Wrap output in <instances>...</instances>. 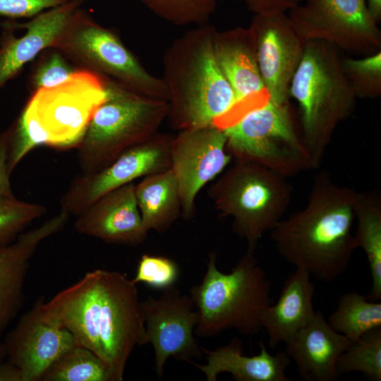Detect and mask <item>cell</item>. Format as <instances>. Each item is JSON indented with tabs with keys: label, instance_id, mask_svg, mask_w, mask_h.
Here are the masks:
<instances>
[{
	"label": "cell",
	"instance_id": "cell-35",
	"mask_svg": "<svg viewBox=\"0 0 381 381\" xmlns=\"http://www.w3.org/2000/svg\"><path fill=\"white\" fill-rule=\"evenodd\" d=\"M70 0H0V16L10 18H32Z\"/></svg>",
	"mask_w": 381,
	"mask_h": 381
},
{
	"label": "cell",
	"instance_id": "cell-36",
	"mask_svg": "<svg viewBox=\"0 0 381 381\" xmlns=\"http://www.w3.org/2000/svg\"><path fill=\"white\" fill-rule=\"evenodd\" d=\"M255 14L287 13L303 0H242Z\"/></svg>",
	"mask_w": 381,
	"mask_h": 381
},
{
	"label": "cell",
	"instance_id": "cell-16",
	"mask_svg": "<svg viewBox=\"0 0 381 381\" xmlns=\"http://www.w3.org/2000/svg\"><path fill=\"white\" fill-rule=\"evenodd\" d=\"M214 49L218 65L229 83L235 104L222 121V129L248 111L265 104L270 95L260 72L250 30L237 27L214 33Z\"/></svg>",
	"mask_w": 381,
	"mask_h": 381
},
{
	"label": "cell",
	"instance_id": "cell-38",
	"mask_svg": "<svg viewBox=\"0 0 381 381\" xmlns=\"http://www.w3.org/2000/svg\"><path fill=\"white\" fill-rule=\"evenodd\" d=\"M0 381H23L17 367L10 362H0Z\"/></svg>",
	"mask_w": 381,
	"mask_h": 381
},
{
	"label": "cell",
	"instance_id": "cell-18",
	"mask_svg": "<svg viewBox=\"0 0 381 381\" xmlns=\"http://www.w3.org/2000/svg\"><path fill=\"white\" fill-rule=\"evenodd\" d=\"M4 344L8 361L18 368L23 381L41 380L61 356L78 345L69 331L41 316L37 303L22 316Z\"/></svg>",
	"mask_w": 381,
	"mask_h": 381
},
{
	"label": "cell",
	"instance_id": "cell-27",
	"mask_svg": "<svg viewBox=\"0 0 381 381\" xmlns=\"http://www.w3.org/2000/svg\"><path fill=\"white\" fill-rule=\"evenodd\" d=\"M42 381H112L104 362L92 351L76 345L44 373Z\"/></svg>",
	"mask_w": 381,
	"mask_h": 381
},
{
	"label": "cell",
	"instance_id": "cell-15",
	"mask_svg": "<svg viewBox=\"0 0 381 381\" xmlns=\"http://www.w3.org/2000/svg\"><path fill=\"white\" fill-rule=\"evenodd\" d=\"M249 29L270 99L277 103L289 102L291 81L303 57L306 42L286 13L255 14Z\"/></svg>",
	"mask_w": 381,
	"mask_h": 381
},
{
	"label": "cell",
	"instance_id": "cell-20",
	"mask_svg": "<svg viewBox=\"0 0 381 381\" xmlns=\"http://www.w3.org/2000/svg\"><path fill=\"white\" fill-rule=\"evenodd\" d=\"M69 215L60 211L40 226L23 231L0 246V336L20 309L29 262L39 246L66 224Z\"/></svg>",
	"mask_w": 381,
	"mask_h": 381
},
{
	"label": "cell",
	"instance_id": "cell-24",
	"mask_svg": "<svg viewBox=\"0 0 381 381\" xmlns=\"http://www.w3.org/2000/svg\"><path fill=\"white\" fill-rule=\"evenodd\" d=\"M135 197L145 229L167 231L181 212L179 189L170 169L144 177L135 185Z\"/></svg>",
	"mask_w": 381,
	"mask_h": 381
},
{
	"label": "cell",
	"instance_id": "cell-29",
	"mask_svg": "<svg viewBox=\"0 0 381 381\" xmlns=\"http://www.w3.org/2000/svg\"><path fill=\"white\" fill-rule=\"evenodd\" d=\"M4 132L8 162L12 174L20 162L35 147L48 146V138L37 119L24 107L12 125Z\"/></svg>",
	"mask_w": 381,
	"mask_h": 381
},
{
	"label": "cell",
	"instance_id": "cell-1",
	"mask_svg": "<svg viewBox=\"0 0 381 381\" xmlns=\"http://www.w3.org/2000/svg\"><path fill=\"white\" fill-rule=\"evenodd\" d=\"M136 285L119 272L94 270L37 306L104 362L112 381H122L134 349L148 344Z\"/></svg>",
	"mask_w": 381,
	"mask_h": 381
},
{
	"label": "cell",
	"instance_id": "cell-39",
	"mask_svg": "<svg viewBox=\"0 0 381 381\" xmlns=\"http://www.w3.org/2000/svg\"><path fill=\"white\" fill-rule=\"evenodd\" d=\"M368 10L376 23L381 20V0H366Z\"/></svg>",
	"mask_w": 381,
	"mask_h": 381
},
{
	"label": "cell",
	"instance_id": "cell-14",
	"mask_svg": "<svg viewBox=\"0 0 381 381\" xmlns=\"http://www.w3.org/2000/svg\"><path fill=\"white\" fill-rule=\"evenodd\" d=\"M231 155L226 137L214 125L180 131L171 143V169L178 182L181 214L189 219L200 189L227 167Z\"/></svg>",
	"mask_w": 381,
	"mask_h": 381
},
{
	"label": "cell",
	"instance_id": "cell-9",
	"mask_svg": "<svg viewBox=\"0 0 381 381\" xmlns=\"http://www.w3.org/2000/svg\"><path fill=\"white\" fill-rule=\"evenodd\" d=\"M52 48L77 67L94 72L138 94L168 102L163 79L150 74L111 30L78 8Z\"/></svg>",
	"mask_w": 381,
	"mask_h": 381
},
{
	"label": "cell",
	"instance_id": "cell-21",
	"mask_svg": "<svg viewBox=\"0 0 381 381\" xmlns=\"http://www.w3.org/2000/svg\"><path fill=\"white\" fill-rule=\"evenodd\" d=\"M351 341L333 329L320 311L285 344L298 375L306 381H334L339 377L337 361Z\"/></svg>",
	"mask_w": 381,
	"mask_h": 381
},
{
	"label": "cell",
	"instance_id": "cell-11",
	"mask_svg": "<svg viewBox=\"0 0 381 381\" xmlns=\"http://www.w3.org/2000/svg\"><path fill=\"white\" fill-rule=\"evenodd\" d=\"M288 16L306 42L325 41L363 56L381 51V31L366 0H303Z\"/></svg>",
	"mask_w": 381,
	"mask_h": 381
},
{
	"label": "cell",
	"instance_id": "cell-19",
	"mask_svg": "<svg viewBox=\"0 0 381 381\" xmlns=\"http://www.w3.org/2000/svg\"><path fill=\"white\" fill-rule=\"evenodd\" d=\"M135 188L131 182L98 198L76 216L75 231L110 244L143 243L148 231L142 222Z\"/></svg>",
	"mask_w": 381,
	"mask_h": 381
},
{
	"label": "cell",
	"instance_id": "cell-4",
	"mask_svg": "<svg viewBox=\"0 0 381 381\" xmlns=\"http://www.w3.org/2000/svg\"><path fill=\"white\" fill-rule=\"evenodd\" d=\"M341 61L334 45L308 41L289 87V97L299 107L300 129L315 169L320 166L336 128L356 106L357 97Z\"/></svg>",
	"mask_w": 381,
	"mask_h": 381
},
{
	"label": "cell",
	"instance_id": "cell-30",
	"mask_svg": "<svg viewBox=\"0 0 381 381\" xmlns=\"http://www.w3.org/2000/svg\"><path fill=\"white\" fill-rule=\"evenodd\" d=\"M161 18L175 25L207 23L217 0H139Z\"/></svg>",
	"mask_w": 381,
	"mask_h": 381
},
{
	"label": "cell",
	"instance_id": "cell-3",
	"mask_svg": "<svg viewBox=\"0 0 381 381\" xmlns=\"http://www.w3.org/2000/svg\"><path fill=\"white\" fill-rule=\"evenodd\" d=\"M214 31L207 24L199 25L173 42L164 54L167 118L175 130L219 128L234 106V92L216 59Z\"/></svg>",
	"mask_w": 381,
	"mask_h": 381
},
{
	"label": "cell",
	"instance_id": "cell-6",
	"mask_svg": "<svg viewBox=\"0 0 381 381\" xmlns=\"http://www.w3.org/2000/svg\"><path fill=\"white\" fill-rule=\"evenodd\" d=\"M169 113L167 101L131 91L108 79L107 96L76 147L81 170H101L123 152L157 133Z\"/></svg>",
	"mask_w": 381,
	"mask_h": 381
},
{
	"label": "cell",
	"instance_id": "cell-22",
	"mask_svg": "<svg viewBox=\"0 0 381 381\" xmlns=\"http://www.w3.org/2000/svg\"><path fill=\"white\" fill-rule=\"evenodd\" d=\"M260 351L254 356L244 353L243 343L237 337L215 349L201 346L207 363H192L207 381H216L218 375L226 373L236 381H290L286 370L291 358L284 352L271 354L263 341L259 343Z\"/></svg>",
	"mask_w": 381,
	"mask_h": 381
},
{
	"label": "cell",
	"instance_id": "cell-2",
	"mask_svg": "<svg viewBox=\"0 0 381 381\" xmlns=\"http://www.w3.org/2000/svg\"><path fill=\"white\" fill-rule=\"evenodd\" d=\"M357 195L327 172L317 174L305 206L270 231L279 255L320 281L338 279L358 248L353 231Z\"/></svg>",
	"mask_w": 381,
	"mask_h": 381
},
{
	"label": "cell",
	"instance_id": "cell-33",
	"mask_svg": "<svg viewBox=\"0 0 381 381\" xmlns=\"http://www.w3.org/2000/svg\"><path fill=\"white\" fill-rule=\"evenodd\" d=\"M41 54L30 77L34 92L57 85L80 68L71 64L61 52L54 48H48Z\"/></svg>",
	"mask_w": 381,
	"mask_h": 381
},
{
	"label": "cell",
	"instance_id": "cell-31",
	"mask_svg": "<svg viewBox=\"0 0 381 381\" xmlns=\"http://www.w3.org/2000/svg\"><path fill=\"white\" fill-rule=\"evenodd\" d=\"M342 71L356 97L377 99L381 95V51L360 59H341Z\"/></svg>",
	"mask_w": 381,
	"mask_h": 381
},
{
	"label": "cell",
	"instance_id": "cell-32",
	"mask_svg": "<svg viewBox=\"0 0 381 381\" xmlns=\"http://www.w3.org/2000/svg\"><path fill=\"white\" fill-rule=\"evenodd\" d=\"M46 212L44 205L19 200L15 195L0 197V246L14 241Z\"/></svg>",
	"mask_w": 381,
	"mask_h": 381
},
{
	"label": "cell",
	"instance_id": "cell-25",
	"mask_svg": "<svg viewBox=\"0 0 381 381\" xmlns=\"http://www.w3.org/2000/svg\"><path fill=\"white\" fill-rule=\"evenodd\" d=\"M355 237L366 256L371 275L370 300L381 299V195L358 192L354 205Z\"/></svg>",
	"mask_w": 381,
	"mask_h": 381
},
{
	"label": "cell",
	"instance_id": "cell-5",
	"mask_svg": "<svg viewBox=\"0 0 381 381\" xmlns=\"http://www.w3.org/2000/svg\"><path fill=\"white\" fill-rule=\"evenodd\" d=\"M255 251L247 248L229 273L218 270L216 254H210L202 281L190 290L199 313L196 335L210 337L236 329L253 336L262 330V314L272 303L270 282Z\"/></svg>",
	"mask_w": 381,
	"mask_h": 381
},
{
	"label": "cell",
	"instance_id": "cell-23",
	"mask_svg": "<svg viewBox=\"0 0 381 381\" xmlns=\"http://www.w3.org/2000/svg\"><path fill=\"white\" fill-rule=\"evenodd\" d=\"M315 286L306 270L296 269L284 282L275 304L264 311L261 326L268 336L270 348L285 343L314 318Z\"/></svg>",
	"mask_w": 381,
	"mask_h": 381
},
{
	"label": "cell",
	"instance_id": "cell-40",
	"mask_svg": "<svg viewBox=\"0 0 381 381\" xmlns=\"http://www.w3.org/2000/svg\"><path fill=\"white\" fill-rule=\"evenodd\" d=\"M6 356V350L4 342L0 341V362L3 361V359Z\"/></svg>",
	"mask_w": 381,
	"mask_h": 381
},
{
	"label": "cell",
	"instance_id": "cell-37",
	"mask_svg": "<svg viewBox=\"0 0 381 381\" xmlns=\"http://www.w3.org/2000/svg\"><path fill=\"white\" fill-rule=\"evenodd\" d=\"M11 174L6 136L4 132L0 131V197L14 195L10 181Z\"/></svg>",
	"mask_w": 381,
	"mask_h": 381
},
{
	"label": "cell",
	"instance_id": "cell-34",
	"mask_svg": "<svg viewBox=\"0 0 381 381\" xmlns=\"http://www.w3.org/2000/svg\"><path fill=\"white\" fill-rule=\"evenodd\" d=\"M179 272L178 265L172 259L143 254L139 259L132 281L136 284L143 283L152 289L164 290L174 285Z\"/></svg>",
	"mask_w": 381,
	"mask_h": 381
},
{
	"label": "cell",
	"instance_id": "cell-7",
	"mask_svg": "<svg viewBox=\"0 0 381 381\" xmlns=\"http://www.w3.org/2000/svg\"><path fill=\"white\" fill-rule=\"evenodd\" d=\"M208 195L233 231L256 249L262 236L282 219L291 202L286 177L255 162L235 159L210 188Z\"/></svg>",
	"mask_w": 381,
	"mask_h": 381
},
{
	"label": "cell",
	"instance_id": "cell-12",
	"mask_svg": "<svg viewBox=\"0 0 381 381\" xmlns=\"http://www.w3.org/2000/svg\"><path fill=\"white\" fill-rule=\"evenodd\" d=\"M171 140V136L157 133L123 152L104 169L78 175L61 196V210L78 216L104 194L170 169Z\"/></svg>",
	"mask_w": 381,
	"mask_h": 381
},
{
	"label": "cell",
	"instance_id": "cell-13",
	"mask_svg": "<svg viewBox=\"0 0 381 381\" xmlns=\"http://www.w3.org/2000/svg\"><path fill=\"white\" fill-rule=\"evenodd\" d=\"M148 343L155 352V369L163 376L170 357L191 362L203 353L194 333L199 313L190 295L174 285L163 290L158 297L148 296L140 302Z\"/></svg>",
	"mask_w": 381,
	"mask_h": 381
},
{
	"label": "cell",
	"instance_id": "cell-28",
	"mask_svg": "<svg viewBox=\"0 0 381 381\" xmlns=\"http://www.w3.org/2000/svg\"><path fill=\"white\" fill-rule=\"evenodd\" d=\"M339 375L360 372L369 380H381V327L353 341L337 361Z\"/></svg>",
	"mask_w": 381,
	"mask_h": 381
},
{
	"label": "cell",
	"instance_id": "cell-8",
	"mask_svg": "<svg viewBox=\"0 0 381 381\" xmlns=\"http://www.w3.org/2000/svg\"><path fill=\"white\" fill-rule=\"evenodd\" d=\"M223 131L235 159L257 163L286 178L315 169L289 102L269 99Z\"/></svg>",
	"mask_w": 381,
	"mask_h": 381
},
{
	"label": "cell",
	"instance_id": "cell-26",
	"mask_svg": "<svg viewBox=\"0 0 381 381\" xmlns=\"http://www.w3.org/2000/svg\"><path fill=\"white\" fill-rule=\"evenodd\" d=\"M327 322L351 341L381 327V303L356 291L341 295Z\"/></svg>",
	"mask_w": 381,
	"mask_h": 381
},
{
	"label": "cell",
	"instance_id": "cell-17",
	"mask_svg": "<svg viewBox=\"0 0 381 381\" xmlns=\"http://www.w3.org/2000/svg\"><path fill=\"white\" fill-rule=\"evenodd\" d=\"M84 0H70L48 9L25 23L8 20L1 23L0 90L23 67L44 50L52 47L74 12Z\"/></svg>",
	"mask_w": 381,
	"mask_h": 381
},
{
	"label": "cell",
	"instance_id": "cell-10",
	"mask_svg": "<svg viewBox=\"0 0 381 381\" xmlns=\"http://www.w3.org/2000/svg\"><path fill=\"white\" fill-rule=\"evenodd\" d=\"M108 79L80 68L64 82L34 92L25 107L48 138V146L76 147L107 96Z\"/></svg>",
	"mask_w": 381,
	"mask_h": 381
}]
</instances>
